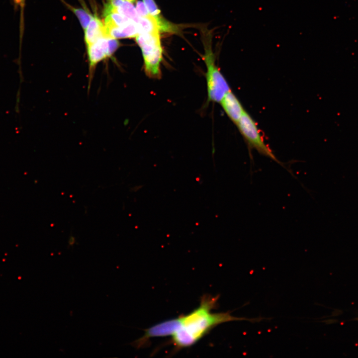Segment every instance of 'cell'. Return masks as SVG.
Masks as SVG:
<instances>
[{"mask_svg": "<svg viewBox=\"0 0 358 358\" xmlns=\"http://www.w3.org/2000/svg\"><path fill=\"white\" fill-rule=\"evenodd\" d=\"M107 38L115 39L136 37L140 30L137 24L134 21L122 26L105 29Z\"/></svg>", "mask_w": 358, "mask_h": 358, "instance_id": "obj_9", "label": "cell"}, {"mask_svg": "<svg viewBox=\"0 0 358 358\" xmlns=\"http://www.w3.org/2000/svg\"><path fill=\"white\" fill-rule=\"evenodd\" d=\"M219 296L204 294L200 298L199 306L190 313L176 318V330L171 336L170 343L174 351L189 348L200 341L217 326L232 321H258L259 319L237 317L230 312L214 313Z\"/></svg>", "mask_w": 358, "mask_h": 358, "instance_id": "obj_1", "label": "cell"}, {"mask_svg": "<svg viewBox=\"0 0 358 358\" xmlns=\"http://www.w3.org/2000/svg\"><path fill=\"white\" fill-rule=\"evenodd\" d=\"M79 19L80 24L84 30L87 28L93 16L87 10L82 8H75L68 5Z\"/></svg>", "mask_w": 358, "mask_h": 358, "instance_id": "obj_12", "label": "cell"}, {"mask_svg": "<svg viewBox=\"0 0 358 358\" xmlns=\"http://www.w3.org/2000/svg\"><path fill=\"white\" fill-rule=\"evenodd\" d=\"M219 102L228 116L237 124L245 111L237 97L230 90Z\"/></svg>", "mask_w": 358, "mask_h": 358, "instance_id": "obj_6", "label": "cell"}, {"mask_svg": "<svg viewBox=\"0 0 358 358\" xmlns=\"http://www.w3.org/2000/svg\"><path fill=\"white\" fill-rule=\"evenodd\" d=\"M104 16V25L105 29L122 26L133 21L125 15L117 12H112Z\"/></svg>", "mask_w": 358, "mask_h": 358, "instance_id": "obj_10", "label": "cell"}, {"mask_svg": "<svg viewBox=\"0 0 358 358\" xmlns=\"http://www.w3.org/2000/svg\"><path fill=\"white\" fill-rule=\"evenodd\" d=\"M237 125L242 134L252 147L255 148L262 154L279 163L271 150L264 142L256 124L245 111Z\"/></svg>", "mask_w": 358, "mask_h": 358, "instance_id": "obj_4", "label": "cell"}, {"mask_svg": "<svg viewBox=\"0 0 358 358\" xmlns=\"http://www.w3.org/2000/svg\"><path fill=\"white\" fill-rule=\"evenodd\" d=\"M25 0H14V3L16 5L20 6L22 8L24 6Z\"/></svg>", "mask_w": 358, "mask_h": 358, "instance_id": "obj_14", "label": "cell"}, {"mask_svg": "<svg viewBox=\"0 0 358 358\" xmlns=\"http://www.w3.org/2000/svg\"><path fill=\"white\" fill-rule=\"evenodd\" d=\"M149 12L155 18L160 32L176 33L179 31L177 26L170 22L161 14L154 0H143Z\"/></svg>", "mask_w": 358, "mask_h": 358, "instance_id": "obj_7", "label": "cell"}, {"mask_svg": "<svg viewBox=\"0 0 358 358\" xmlns=\"http://www.w3.org/2000/svg\"><path fill=\"white\" fill-rule=\"evenodd\" d=\"M102 37H106L104 25L97 16H94L85 30V40L87 46Z\"/></svg>", "mask_w": 358, "mask_h": 358, "instance_id": "obj_8", "label": "cell"}, {"mask_svg": "<svg viewBox=\"0 0 358 358\" xmlns=\"http://www.w3.org/2000/svg\"><path fill=\"white\" fill-rule=\"evenodd\" d=\"M87 46L89 61L88 89H89L97 65L100 62L111 57V56L109 51L107 37L100 38L93 43Z\"/></svg>", "mask_w": 358, "mask_h": 358, "instance_id": "obj_5", "label": "cell"}, {"mask_svg": "<svg viewBox=\"0 0 358 358\" xmlns=\"http://www.w3.org/2000/svg\"><path fill=\"white\" fill-rule=\"evenodd\" d=\"M135 38L142 51L145 74L151 79H160L163 52L160 34L140 33Z\"/></svg>", "mask_w": 358, "mask_h": 358, "instance_id": "obj_3", "label": "cell"}, {"mask_svg": "<svg viewBox=\"0 0 358 358\" xmlns=\"http://www.w3.org/2000/svg\"><path fill=\"white\" fill-rule=\"evenodd\" d=\"M136 9L138 15L141 17L150 18L152 17L144 3L140 0L136 2Z\"/></svg>", "mask_w": 358, "mask_h": 358, "instance_id": "obj_13", "label": "cell"}, {"mask_svg": "<svg viewBox=\"0 0 358 358\" xmlns=\"http://www.w3.org/2000/svg\"><path fill=\"white\" fill-rule=\"evenodd\" d=\"M76 242L75 238L73 236H71L69 238L68 243L69 246H73Z\"/></svg>", "mask_w": 358, "mask_h": 358, "instance_id": "obj_15", "label": "cell"}, {"mask_svg": "<svg viewBox=\"0 0 358 358\" xmlns=\"http://www.w3.org/2000/svg\"><path fill=\"white\" fill-rule=\"evenodd\" d=\"M204 54L203 59L206 66V81L207 99L209 101L219 102L224 95L230 90L226 79L215 64L210 35L203 38Z\"/></svg>", "mask_w": 358, "mask_h": 358, "instance_id": "obj_2", "label": "cell"}, {"mask_svg": "<svg viewBox=\"0 0 358 358\" xmlns=\"http://www.w3.org/2000/svg\"><path fill=\"white\" fill-rule=\"evenodd\" d=\"M126 0V1L131 2L132 3H134L135 2H136V0Z\"/></svg>", "mask_w": 358, "mask_h": 358, "instance_id": "obj_16", "label": "cell"}, {"mask_svg": "<svg viewBox=\"0 0 358 358\" xmlns=\"http://www.w3.org/2000/svg\"><path fill=\"white\" fill-rule=\"evenodd\" d=\"M114 12H117L125 15L137 24H138L141 19V17L138 15L133 4L125 0L122 4L116 8Z\"/></svg>", "mask_w": 358, "mask_h": 358, "instance_id": "obj_11", "label": "cell"}]
</instances>
